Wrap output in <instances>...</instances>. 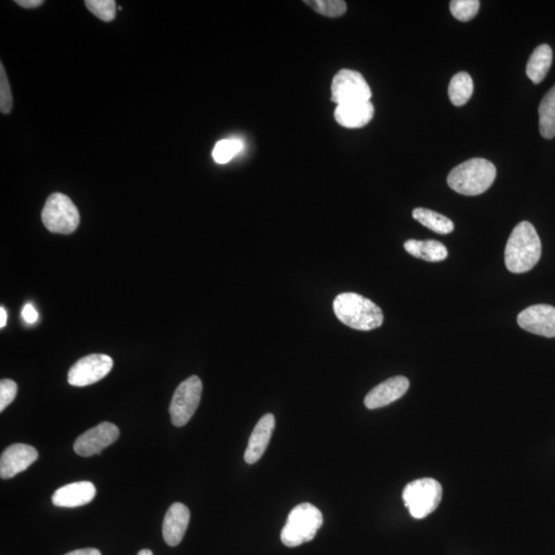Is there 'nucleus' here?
Listing matches in <instances>:
<instances>
[{
  "mask_svg": "<svg viewBox=\"0 0 555 555\" xmlns=\"http://www.w3.org/2000/svg\"><path fill=\"white\" fill-rule=\"evenodd\" d=\"M543 245L536 229L529 222H521L511 233L505 249V265L514 273L529 272L536 265Z\"/></svg>",
  "mask_w": 555,
  "mask_h": 555,
  "instance_id": "obj_1",
  "label": "nucleus"
},
{
  "mask_svg": "<svg viewBox=\"0 0 555 555\" xmlns=\"http://www.w3.org/2000/svg\"><path fill=\"white\" fill-rule=\"evenodd\" d=\"M333 311L340 322L353 330L369 331L384 322L380 307L358 293H340L333 300Z\"/></svg>",
  "mask_w": 555,
  "mask_h": 555,
  "instance_id": "obj_2",
  "label": "nucleus"
},
{
  "mask_svg": "<svg viewBox=\"0 0 555 555\" xmlns=\"http://www.w3.org/2000/svg\"><path fill=\"white\" fill-rule=\"evenodd\" d=\"M496 176V167L490 160L476 158L454 167L447 184L460 195L478 196L490 189Z\"/></svg>",
  "mask_w": 555,
  "mask_h": 555,
  "instance_id": "obj_3",
  "label": "nucleus"
},
{
  "mask_svg": "<svg viewBox=\"0 0 555 555\" xmlns=\"http://www.w3.org/2000/svg\"><path fill=\"white\" fill-rule=\"evenodd\" d=\"M323 525L322 513L310 503L299 504L290 511L281 532V541L287 547H298L316 537Z\"/></svg>",
  "mask_w": 555,
  "mask_h": 555,
  "instance_id": "obj_4",
  "label": "nucleus"
},
{
  "mask_svg": "<svg viewBox=\"0 0 555 555\" xmlns=\"http://www.w3.org/2000/svg\"><path fill=\"white\" fill-rule=\"evenodd\" d=\"M403 498L411 516L422 519L437 510L443 499V486L430 477L413 480L404 487Z\"/></svg>",
  "mask_w": 555,
  "mask_h": 555,
  "instance_id": "obj_5",
  "label": "nucleus"
},
{
  "mask_svg": "<svg viewBox=\"0 0 555 555\" xmlns=\"http://www.w3.org/2000/svg\"><path fill=\"white\" fill-rule=\"evenodd\" d=\"M42 220L51 233L69 235L78 229L80 216L77 206L70 198L63 193L55 192L46 200Z\"/></svg>",
  "mask_w": 555,
  "mask_h": 555,
  "instance_id": "obj_6",
  "label": "nucleus"
},
{
  "mask_svg": "<svg viewBox=\"0 0 555 555\" xmlns=\"http://www.w3.org/2000/svg\"><path fill=\"white\" fill-rule=\"evenodd\" d=\"M202 392V380L197 376L185 380L177 387L169 409L174 426L184 427L190 422L198 409Z\"/></svg>",
  "mask_w": 555,
  "mask_h": 555,
  "instance_id": "obj_7",
  "label": "nucleus"
},
{
  "mask_svg": "<svg viewBox=\"0 0 555 555\" xmlns=\"http://www.w3.org/2000/svg\"><path fill=\"white\" fill-rule=\"evenodd\" d=\"M371 90L361 73L342 69L334 76L331 84V102L338 105L370 102Z\"/></svg>",
  "mask_w": 555,
  "mask_h": 555,
  "instance_id": "obj_8",
  "label": "nucleus"
},
{
  "mask_svg": "<svg viewBox=\"0 0 555 555\" xmlns=\"http://www.w3.org/2000/svg\"><path fill=\"white\" fill-rule=\"evenodd\" d=\"M113 367V361L105 354H92L79 359L69 372V383L75 387L95 384L104 379Z\"/></svg>",
  "mask_w": 555,
  "mask_h": 555,
  "instance_id": "obj_9",
  "label": "nucleus"
},
{
  "mask_svg": "<svg viewBox=\"0 0 555 555\" xmlns=\"http://www.w3.org/2000/svg\"><path fill=\"white\" fill-rule=\"evenodd\" d=\"M118 437V428L104 422L82 434L73 445V450L80 457H91L115 444Z\"/></svg>",
  "mask_w": 555,
  "mask_h": 555,
  "instance_id": "obj_10",
  "label": "nucleus"
},
{
  "mask_svg": "<svg viewBox=\"0 0 555 555\" xmlns=\"http://www.w3.org/2000/svg\"><path fill=\"white\" fill-rule=\"evenodd\" d=\"M518 323L521 329L537 336L555 338V307L535 305L519 313Z\"/></svg>",
  "mask_w": 555,
  "mask_h": 555,
  "instance_id": "obj_11",
  "label": "nucleus"
},
{
  "mask_svg": "<svg viewBox=\"0 0 555 555\" xmlns=\"http://www.w3.org/2000/svg\"><path fill=\"white\" fill-rule=\"evenodd\" d=\"M38 458V453L35 447L16 444L4 450L0 458V477L3 479L15 477L17 474L29 469Z\"/></svg>",
  "mask_w": 555,
  "mask_h": 555,
  "instance_id": "obj_12",
  "label": "nucleus"
},
{
  "mask_svg": "<svg viewBox=\"0 0 555 555\" xmlns=\"http://www.w3.org/2000/svg\"><path fill=\"white\" fill-rule=\"evenodd\" d=\"M409 388L410 380L405 377L388 379L367 394L364 404L369 410L380 409L403 397Z\"/></svg>",
  "mask_w": 555,
  "mask_h": 555,
  "instance_id": "obj_13",
  "label": "nucleus"
},
{
  "mask_svg": "<svg viewBox=\"0 0 555 555\" xmlns=\"http://www.w3.org/2000/svg\"><path fill=\"white\" fill-rule=\"evenodd\" d=\"M275 426L276 420L272 413L265 414V416L258 420V423L254 427V430L251 433L249 445H247L244 454L247 464L257 463V461L264 456L266 447L270 444L273 432L275 430Z\"/></svg>",
  "mask_w": 555,
  "mask_h": 555,
  "instance_id": "obj_14",
  "label": "nucleus"
},
{
  "mask_svg": "<svg viewBox=\"0 0 555 555\" xmlns=\"http://www.w3.org/2000/svg\"><path fill=\"white\" fill-rule=\"evenodd\" d=\"M96 496V487L90 481H78L60 487L52 497L57 507L76 508L89 504Z\"/></svg>",
  "mask_w": 555,
  "mask_h": 555,
  "instance_id": "obj_15",
  "label": "nucleus"
},
{
  "mask_svg": "<svg viewBox=\"0 0 555 555\" xmlns=\"http://www.w3.org/2000/svg\"><path fill=\"white\" fill-rule=\"evenodd\" d=\"M191 512L183 503H174L167 511L163 523V537L169 546L182 543L189 526Z\"/></svg>",
  "mask_w": 555,
  "mask_h": 555,
  "instance_id": "obj_16",
  "label": "nucleus"
},
{
  "mask_svg": "<svg viewBox=\"0 0 555 555\" xmlns=\"http://www.w3.org/2000/svg\"><path fill=\"white\" fill-rule=\"evenodd\" d=\"M374 115L371 102L338 105L334 111L337 122L347 129L363 128L371 122Z\"/></svg>",
  "mask_w": 555,
  "mask_h": 555,
  "instance_id": "obj_17",
  "label": "nucleus"
},
{
  "mask_svg": "<svg viewBox=\"0 0 555 555\" xmlns=\"http://www.w3.org/2000/svg\"><path fill=\"white\" fill-rule=\"evenodd\" d=\"M404 249L411 256L430 263L443 262L449 256L446 247L436 240H409L404 243Z\"/></svg>",
  "mask_w": 555,
  "mask_h": 555,
  "instance_id": "obj_18",
  "label": "nucleus"
},
{
  "mask_svg": "<svg viewBox=\"0 0 555 555\" xmlns=\"http://www.w3.org/2000/svg\"><path fill=\"white\" fill-rule=\"evenodd\" d=\"M552 64V50L548 45H541L535 50L526 65V75L535 85L543 82Z\"/></svg>",
  "mask_w": 555,
  "mask_h": 555,
  "instance_id": "obj_19",
  "label": "nucleus"
},
{
  "mask_svg": "<svg viewBox=\"0 0 555 555\" xmlns=\"http://www.w3.org/2000/svg\"><path fill=\"white\" fill-rule=\"evenodd\" d=\"M412 217L427 229L439 235H449L453 229V223L450 218L439 214L436 211L426 208H416L412 211Z\"/></svg>",
  "mask_w": 555,
  "mask_h": 555,
  "instance_id": "obj_20",
  "label": "nucleus"
},
{
  "mask_svg": "<svg viewBox=\"0 0 555 555\" xmlns=\"http://www.w3.org/2000/svg\"><path fill=\"white\" fill-rule=\"evenodd\" d=\"M539 130L545 139L555 137V85L546 93L539 106Z\"/></svg>",
  "mask_w": 555,
  "mask_h": 555,
  "instance_id": "obj_21",
  "label": "nucleus"
},
{
  "mask_svg": "<svg viewBox=\"0 0 555 555\" xmlns=\"http://www.w3.org/2000/svg\"><path fill=\"white\" fill-rule=\"evenodd\" d=\"M473 80L467 72H459L451 79L449 97L454 106H463L469 102L473 94Z\"/></svg>",
  "mask_w": 555,
  "mask_h": 555,
  "instance_id": "obj_22",
  "label": "nucleus"
},
{
  "mask_svg": "<svg viewBox=\"0 0 555 555\" xmlns=\"http://www.w3.org/2000/svg\"><path fill=\"white\" fill-rule=\"evenodd\" d=\"M243 143L239 139L220 140L214 147L212 157L218 164H226L243 150Z\"/></svg>",
  "mask_w": 555,
  "mask_h": 555,
  "instance_id": "obj_23",
  "label": "nucleus"
},
{
  "mask_svg": "<svg viewBox=\"0 0 555 555\" xmlns=\"http://www.w3.org/2000/svg\"><path fill=\"white\" fill-rule=\"evenodd\" d=\"M479 5L478 0H453L450 10L459 21L468 22L477 15Z\"/></svg>",
  "mask_w": 555,
  "mask_h": 555,
  "instance_id": "obj_24",
  "label": "nucleus"
},
{
  "mask_svg": "<svg viewBox=\"0 0 555 555\" xmlns=\"http://www.w3.org/2000/svg\"><path fill=\"white\" fill-rule=\"evenodd\" d=\"M86 8L100 20L111 22L117 15V3L115 0H86Z\"/></svg>",
  "mask_w": 555,
  "mask_h": 555,
  "instance_id": "obj_25",
  "label": "nucleus"
},
{
  "mask_svg": "<svg viewBox=\"0 0 555 555\" xmlns=\"http://www.w3.org/2000/svg\"><path fill=\"white\" fill-rule=\"evenodd\" d=\"M305 3L321 15L330 18L343 16L347 11V4L342 0H312Z\"/></svg>",
  "mask_w": 555,
  "mask_h": 555,
  "instance_id": "obj_26",
  "label": "nucleus"
},
{
  "mask_svg": "<svg viewBox=\"0 0 555 555\" xmlns=\"http://www.w3.org/2000/svg\"><path fill=\"white\" fill-rule=\"evenodd\" d=\"M12 109V95L4 67L0 64V111L8 115Z\"/></svg>",
  "mask_w": 555,
  "mask_h": 555,
  "instance_id": "obj_27",
  "label": "nucleus"
},
{
  "mask_svg": "<svg viewBox=\"0 0 555 555\" xmlns=\"http://www.w3.org/2000/svg\"><path fill=\"white\" fill-rule=\"evenodd\" d=\"M18 386L13 380L4 379L0 382V412H4L16 398Z\"/></svg>",
  "mask_w": 555,
  "mask_h": 555,
  "instance_id": "obj_28",
  "label": "nucleus"
},
{
  "mask_svg": "<svg viewBox=\"0 0 555 555\" xmlns=\"http://www.w3.org/2000/svg\"><path fill=\"white\" fill-rule=\"evenodd\" d=\"M22 316L27 323H36L38 319V314L31 304H27L22 311Z\"/></svg>",
  "mask_w": 555,
  "mask_h": 555,
  "instance_id": "obj_29",
  "label": "nucleus"
},
{
  "mask_svg": "<svg viewBox=\"0 0 555 555\" xmlns=\"http://www.w3.org/2000/svg\"><path fill=\"white\" fill-rule=\"evenodd\" d=\"M15 3L25 9H35L44 4L43 0H16Z\"/></svg>",
  "mask_w": 555,
  "mask_h": 555,
  "instance_id": "obj_30",
  "label": "nucleus"
},
{
  "mask_svg": "<svg viewBox=\"0 0 555 555\" xmlns=\"http://www.w3.org/2000/svg\"><path fill=\"white\" fill-rule=\"evenodd\" d=\"M65 555H102L98 550L95 548H84V550H78L75 551H71Z\"/></svg>",
  "mask_w": 555,
  "mask_h": 555,
  "instance_id": "obj_31",
  "label": "nucleus"
},
{
  "mask_svg": "<svg viewBox=\"0 0 555 555\" xmlns=\"http://www.w3.org/2000/svg\"><path fill=\"white\" fill-rule=\"evenodd\" d=\"M6 324V312L4 307H0V327L4 329Z\"/></svg>",
  "mask_w": 555,
  "mask_h": 555,
  "instance_id": "obj_32",
  "label": "nucleus"
},
{
  "mask_svg": "<svg viewBox=\"0 0 555 555\" xmlns=\"http://www.w3.org/2000/svg\"><path fill=\"white\" fill-rule=\"evenodd\" d=\"M138 555H153V553L150 550H143L139 551Z\"/></svg>",
  "mask_w": 555,
  "mask_h": 555,
  "instance_id": "obj_33",
  "label": "nucleus"
}]
</instances>
